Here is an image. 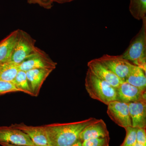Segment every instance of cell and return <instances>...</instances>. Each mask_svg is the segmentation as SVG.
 <instances>
[{"label": "cell", "instance_id": "6da1fadb", "mask_svg": "<svg viewBox=\"0 0 146 146\" xmlns=\"http://www.w3.org/2000/svg\"><path fill=\"white\" fill-rule=\"evenodd\" d=\"M97 120L90 117L74 122L55 123L44 125L49 146H70L78 140L84 128Z\"/></svg>", "mask_w": 146, "mask_h": 146}, {"label": "cell", "instance_id": "7a4b0ae2", "mask_svg": "<svg viewBox=\"0 0 146 146\" xmlns=\"http://www.w3.org/2000/svg\"><path fill=\"white\" fill-rule=\"evenodd\" d=\"M85 89L93 99L106 105L117 99V89L95 75L88 69L85 79Z\"/></svg>", "mask_w": 146, "mask_h": 146}, {"label": "cell", "instance_id": "3957f363", "mask_svg": "<svg viewBox=\"0 0 146 146\" xmlns=\"http://www.w3.org/2000/svg\"><path fill=\"white\" fill-rule=\"evenodd\" d=\"M142 21V27L122 56L133 65L146 72V17Z\"/></svg>", "mask_w": 146, "mask_h": 146}, {"label": "cell", "instance_id": "277c9868", "mask_svg": "<svg viewBox=\"0 0 146 146\" xmlns=\"http://www.w3.org/2000/svg\"><path fill=\"white\" fill-rule=\"evenodd\" d=\"M35 40L26 32L20 30L19 37L9 61L20 64L35 51Z\"/></svg>", "mask_w": 146, "mask_h": 146}, {"label": "cell", "instance_id": "5b68a950", "mask_svg": "<svg viewBox=\"0 0 146 146\" xmlns=\"http://www.w3.org/2000/svg\"><path fill=\"white\" fill-rule=\"evenodd\" d=\"M57 63L54 62L46 54L39 48L27 58L19 64L20 70L26 72L36 69H48L54 70Z\"/></svg>", "mask_w": 146, "mask_h": 146}, {"label": "cell", "instance_id": "8992f818", "mask_svg": "<svg viewBox=\"0 0 146 146\" xmlns=\"http://www.w3.org/2000/svg\"><path fill=\"white\" fill-rule=\"evenodd\" d=\"M98 60L123 82H125L133 64L121 55L104 54Z\"/></svg>", "mask_w": 146, "mask_h": 146}, {"label": "cell", "instance_id": "52a82bcc", "mask_svg": "<svg viewBox=\"0 0 146 146\" xmlns=\"http://www.w3.org/2000/svg\"><path fill=\"white\" fill-rule=\"evenodd\" d=\"M107 106L108 115L116 124L124 128L132 126L127 103L115 100L110 103Z\"/></svg>", "mask_w": 146, "mask_h": 146}, {"label": "cell", "instance_id": "ba28073f", "mask_svg": "<svg viewBox=\"0 0 146 146\" xmlns=\"http://www.w3.org/2000/svg\"><path fill=\"white\" fill-rule=\"evenodd\" d=\"M0 142L20 145L35 146L26 133L10 126H0Z\"/></svg>", "mask_w": 146, "mask_h": 146}, {"label": "cell", "instance_id": "9c48e42d", "mask_svg": "<svg viewBox=\"0 0 146 146\" xmlns=\"http://www.w3.org/2000/svg\"><path fill=\"white\" fill-rule=\"evenodd\" d=\"M89 70L99 78L106 81L117 89L123 82L98 58L90 60L87 63Z\"/></svg>", "mask_w": 146, "mask_h": 146}, {"label": "cell", "instance_id": "30bf717a", "mask_svg": "<svg viewBox=\"0 0 146 146\" xmlns=\"http://www.w3.org/2000/svg\"><path fill=\"white\" fill-rule=\"evenodd\" d=\"M117 99L126 103L146 100V90L123 82L117 88Z\"/></svg>", "mask_w": 146, "mask_h": 146}, {"label": "cell", "instance_id": "8fae6325", "mask_svg": "<svg viewBox=\"0 0 146 146\" xmlns=\"http://www.w3.org/2000/svg\"><path fill=\"white\" fill-rule=\"evenodd\" d=\"M12 127L22 131L28 135L35 145L37 146H50L46 132L44 126H33L23 123L11 125Z\"/></svg>", "mask_w": 146, "mask_h": 146}, {"label": "cell", "instance_id": "7c38bea8", "mask_svg": "<svg viewBox=\"0 0 146 146\" xmlns=\"http://www.w3.org/2000/svg\"><path fill=\"white\" fill-rule=\"evenodd\" d=\"M132 126L146 128V100L127 103Z\"/></svg>", "mask_w": 146, "mask_h": 146}, {"label": "cell", "instance_id": "4fadbf2b", "mask_svg": "<svg viewBox=\"0 0 146 146\" xmlns=\"http://www.w3.org/2000/svg\"><path fill=\"white\" fill-rule=\"evenodd\" d=\"M53 70L52 69H36L26 72L33 96L37 97L39 95L42 84Z\"/></svg>", "mask_w": 146, "mask_h": 146}, {"label": "cell", "instance_id": "5bb4252c", "mask_svg": "<svg viewBox=\"0 0 146 146\" xmlns=\"http://www.w3.org/2000/svg\"><path fill=\"white\" fill-rule=\"evenodd\" d=\"M109 136V132L103 120L98 119L86 127L80 135L79 139L82 142L91 138Z\"/></svg>", "mask_w": 146, "mask_h": 146}, {"label": "cell", "instance_id": "9a60e30c", "mask_svg": "<svg viewBox=\"0 0 146 146\" xmlns=\"http://www.w3.org/2000/svg\"><path fill=\"white\" fill-rule=\"evenodd\" d=\"M20 29L14 31L0 42V63L9 61L18 37Z\"/></svg>", "mask_w": 146, "mask_h": 146}, {"label": "cell", "instance_id": "2e32d148", "mask_svg": "<svg viewBox=\"0 0 146 146\" xmlns=\"http://www.w3.org/2000/svg\"><path fill=\"white\" fill-rule=\"evenodd\" d=\"M125 82L139 89L146 90V72L140 67L133 65Z\"/></svg>", "mask_w": 146, "mask_h": 146}, {"label": "cell", "instance_id": "e0dca14e", "mask_svg": "<svg viewBox=\"0 0 146 146\" xmlns=\"http://www.w3.org/2000/svg\"><path fill=\"white\" fill-rule=\"evenodd\" d=\"M20 70L19 64L12 61L0 63V80L13 82Z\"/></svg>", "mask_w": 146, "mask_h": 146}, {"label": "cell", "instance_id": "ac0fdd59", "mask_svg": "<svg viewBox=\"0 0 146 146\" xmlns=\"http://www.w3.org/2000/svg\"><path fill=\"white\" fill-rule=\"evenodd\" d=\"M129 11L136 20H143L146 17V0H130Z\"/></svg>", "mask_w": 146, "mask_h": 146}, {"label": "cell", "instance_id": "d6986e66", "mask_svg": "<svg viewBox=\"0 0 146 146\" xmlns=\"http://www.w3.org/2000/svg\"><path fill=\"white\" fill-rule=\"evenodd\" d=\"M12 82L20 92L33 96L25 72L19 71Z\"/></svg>", "mask_w": 146, "mask_h": 146}, {"label": "cell", "instance_id": "ffe728a7", "mask_svg": "<svg viewBox=\"0 0 146 146\" xmlns=\"http://www.w3.org/2000/svg\"><path fill=\"white\" fill-rule=\"evenodd\" d=\"M126 136L120 146H133L136 143V131L138 128L128 126L124 128Z\"/></svg>", "mask_w": 146, "mask_h": 146}, {"label": "cell", "instance_id": "44dd1931", "mask_svg": "<svg viewBox=\"0 0 146 146\" xmlns=\"http://www.w3.org/2000/svg\"><path fill=\"white\" fill-rule=\"evenodd\" d=\"M110 136L91 138L82 142V146H109Z\"/></svg>", "mask_w": 146, "mask_h": 146}, {"label": "cell", "instance_id": "7402d4cb", "mask_svg": "<svg viewBox=\"0 0 146 146\" xmlns=\"http://www.w3.org/2000/svg\"><path fill=\"white\" fill-rule=\"evenodd\" d=\"M20 92L13 82L0 80V96L11 92Z\"/></svg>", "mask_w": 146, "mask_h": 146}, {"label": "cell", "instance_id": "603a6c76", "mask_svg": "<svg viewBox=\"0 0 146 146\" xmlns=\"http://www.w3.org/2000/svg\"><path fill=\"white\" fill-rule=\"evenodd\" d=\"M136 142L146 146V128H138L136 131Z\"/></svg>", "mask_w": 146, "mask_h": 146}, {"label": "cell", "instance_id": "cb8c5ba5", "mask_svg": "<svg viewBox=\"0 0 146 146\" xmlns=\"http://www.w3.org/2000/svg\"><path fill=\"white\" fill-rule=\"evenodd\" d=\"M30 4H37L44 8L49 9L52 6V0H27Z\"/></svg>", "mask_w": 146, "mask_h": 146}, {"label": "cell", "instance_id": "d4e9b609", "mask_svg": "<svg viewBox=\"0 0 146 146\" xmlns=\"http://www.w3.org/2000/svg\"><path fill=\"white\" fill-rule=\"evenodd\" d=\"M74 0H52L53 2H56L58 3H64L70 2Z\"/></svg>", "mask_w": 146, "mask_h": 146}, {"label": "cell", "instance_id": "484cf974", "mask_svg": "<svg viewBox=\"0 0 146 146\" xmlns=\"http://www.w3.org/2000/svg\"><path fill=\"white\" fill-rule=\"evenodd\" d=\"M69 146H82V142L81 140L78 139L74 143L70 145Z\"/></svg>", "mask_w": 146, "mask_h": 146}, {"label": "cell", "instance_id": "4316f807", "mask_svg": "<svg viewBox=\"0 0 146 146\" xmlns=\"http://www.w3.org/2000/svg\"><path fill=\"white\" fill-rule=\"evenodd\" d=\"M0 145H1L2 146H31L27 145H13V144L8 143H2V142H0Z\"/></svg>", "mask_w": 146, "mask_h": 146}, {"label": "cell", "instance_id": "83f0119b", "mask_svg": "<svg viewBox=\"0 0 146 146\" xmlns=\"http://www.w3.org/2000/svg\"><path fill=\"white\" fill-rule=\"evenodd\" d=\"M133 146H146L145 145H142V144L138 143H137L136 142V143Z\"/></svg>", "mask_w": 146, "mask_h": 146}, {"label": "cell", "instance_id": "f1b7e54d", "mask_svg": "<svg viewBox=\"0 0 146 146\" xmlns=\"http://www.w3.org/2000/svg\"><path fill=\"white\" fill-rule=\"evenodd\" d=\"M35 146H36V145H35Z\"/></svg>", "mask_w": 146, "mask_h": 146}]
</instances>
